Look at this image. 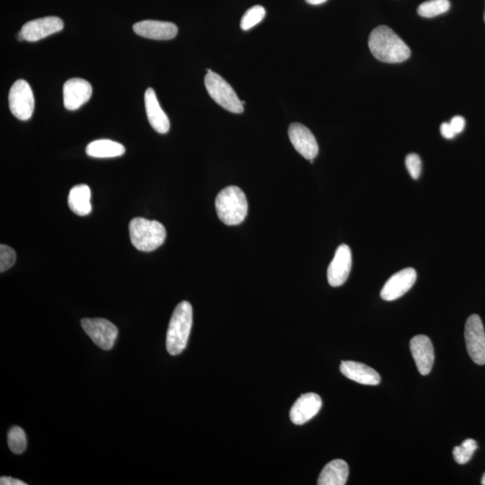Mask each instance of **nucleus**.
Here are the masks:
<instances>
[{
  "mask_svg": "<svg viewBox=\"0 0 485 485\" xmlns=\"http://www.w3.org/2000/svg\"><path fill=\"white\" fill-rule=\"evenodd\" d=\"M369 47L373 56L382 63H401L411 56L408 45L386 25L371 32Z\"/></svg>",
  "mask_w": 485,
  "mask_h": 485,
  "instance_id": "f257e3e1",
  "label": "nucleus"
},
{
  "mask_svg": "<svg viewBox=\"0 0 485 485\" xmlns=\"http://www.w3.org/2000/svg\"><path fill=\"white\" fill-rule=\"evenodd\" d=\"M193 327V307L188 301H182L175 308L169 323L167 334V350L169 354L183 353L187 346Z\"/></svg>",
  "mask_w": 485,
  "mask_h": 485,
  "instance_id": "f03ea898",
  "label": "nucleus"
},
{
  "mask_svg": "<svg viewBox=\"0 0 485 485\" xmlns=\"http://www.w3.org/2000/svg\"><path fill=\"white\" fill-rule=\"evenodd\" d=\"M215 206L218 217L227 226L242 223L248 213L246 194L237 187H229L220 191L215 201Z\"/></svg>",
  "mask_w": 485,
  "mask_h": 485,
  "instance_id": "7ed1b4c3",
  "label": "nucleus"
},
{
  "mask_svg": "<svg viewBox=\"0 0 485 485\" xmlns=\"http://www.w3.org/2000/svg\"><path fill=\"white\" fill-rule=\"evenodd\" d=\"M130 237L135 248L152 252L164 244L167 237L165 227L157 220L135 218L129 225Z\"/></svg>",
  "mask_w": 485,
  "mask_h": 485,
  "instance_id": "20e7f679",
  "label": "nucleus"
},
{
  "mask_svg": "<svg viewBox=\"0 0 485 485\" xmlns=\"http://www.w3.org/2000/svg\"><path fill=\"white\" fill-rule=\"evenodd\" d=\"M204 82L208 93L218 105L230 113L244 112L243 103L239 100L235 90L219 74L211 71L205 77Z\"/></svg>",
  "mask_w": 485,
  "mask_h": 485,
  "instance_id": "39448f33",
  "label": "nucleus"
},
{
  "mask_svg": "<svg viewBox=\"0 0 485 485\" xmlns=\"http://www.w3.org/2000/svg\"><path fill=\"white\" fill-rule=\"evenodd\" d=\"M81 327L101 349L110 351L115 346L119 331L112 322L103 318H84Z\"/></svg>",
  "mask_w": 485,
  "mask_h": 485,
  "instance_id": "423d86ee",
  "label": "nucleus"
},
{
  "mask_svg": "<svg viewBox=\"0 0 485 485\" xmlns=\"http://www.w3.org/2000/svg\"><path fill=\"white\" fill-rule=\"evenodd\" d=\"M9 109L13 115L21 120H28L34 111V97L30 84L19 80L11 87L8 94Z\"/></svg>",
  "mask_w": 485,
  "mask_h": 485,
  "instance_id": "0eeeda50",
  "label": "nucleus"
},
{
  "mask_svg": "<svg viewBox=\"0 0 485 485\" xmlns=\"http://www.w3.org/2000/svg\"><path fill=\"white\" fill-rule=\"evenodd\" d=\"M465 339L468 354L477 365L485 364V332L478 315L468 317L465 327Z\"/></svg>",
  "mask_w": 485,
  "mask_h": 485,
  "instance_id": "6e6552de",
  "label": "nucleus"
},
{
  "mask_svg": "<svg viewBox=\"0 0 485 485\" xmlns=\"http://www.w3.org/2000/svg\"><path fill=\"white\" fill-rule=\"evenodd\" d=\"M416 279H417V272L415 269L401 270L393 275L384 285L380 292L381 298L386 301H396L412 289Z\"/></svg>",
  "mask_w": 485,
  "mask_h": 485,
  "instance_id": "1a4fd4ad",
  "label": "nucleus"
},
{
  "mask_svg": "<svg viewBox=\"0 0 485 485\" xmlns=\"http://www.w3.org/2000/svg\"><path fill=\"white\" fill-rule=\"evenodd\" d=\"M63 21L61 18L47 16L27 23L23 25L20 32L24 40L34 42L56 34L63 30Z\"/></svg>",
  "mask_w": 485,
  "mask_h": 485,
  "instance_id": "9d476101",
  "label": "nucleus"
},
{
  "mask_svg": "<svg viewBox=\"0 0 485 485\" xmlns=\"http://www.w3.org/2000/svg\"><path fill=\"white\" fill-rule=\"evenodd\" d=\"M353 256L351 250L347 245L338 247L336 252L327 270V279L332 287H340L346 282L350 275Z\"/></svg>",
  "mask_w": 485,
  "mask_h": 485,
  "instance_id": "9b49d317",
  "label": "nucleus"
},
{
  "mask_svg": "<svg viewBox=\"0 0 485 485\" xmlns=\"http://www.w3.org/2000/svg\"><path fill=\"white\" fill-rule=\"evenodd\" d=\"M289 137L291 144L299 154L311 163L318 154V144L313 133L301 123H292L289 128Z\"/></svg>",
  "mask_w": 485,
  "mask_h": 485,
  "instance_id": "f8f14e48",
  "label": "nucleus"
},
{
  "mask_svg": "<svg viewBox=\"0 0 485 485\" xmlns=\"http://www.w3.org/2000/svg\"><path fill=\"white\" fill-rule=\"evenodd\" d=\"M92 86L82 79H71L63 86V103L65 108L76 111L89 102L92 96Z\"/></svg>",
  "mask_w": 485,
  "mask_h": 485,
  "instance_id": "ddd939ff",
  "label": "nucleus"
},
{
  "mask_svg": "<svg viewBox=\"0 0 485 485\" xmlns=\"http://www.w3.org/2000/svg\"><path fill=\"white\" fill-rule=\"evenodd\" d=\"M322 405L323 402L317 393H305L299 397L291 407L289 418L296 425L305 424L317 415Z\"/></svg>",
  "mask_w": 485,
  "mask_h": 485,
  "instance_id": "4468645a",
  "label": "nucleus"
},
{
  "mask_svg": "<svg viewBox=\"0 0 485 485\" xmlns=\"http://www.w3.org/2000/svg\"><path fill=\"white\" fill-rule=\"evenodd\" d=\"M410 347L420 374L428 375L434 364V349L431 339L426 335H417L411 340Z\"/></svg>",
  "mask_w": 485,
  "mask_h": 485,
  "instance_id": "2eb2a0df",
  "label": "nucleus"
},
{
  "mask_svg": "<svg viewBox=\"0 0 485 485\" xmlns=\"http://www.w3.org/2000/svg\"><path fill=\"white\" fill-rule=\"evenodd\" d=\"M133 31L139 37L163 41L171 40L178 34V28L172 23L156 20L136 23Z\"/></svg>",
  "mask_w": 485,
  "mask_h": 485,
  "instance_id": "dca6fc26",
  "label": "nucleus"
},
{
  "mask_svg": "<svg viewBox=\"0 0 485 485\" xmlns=\"http://www.w3.org/2000/svg\"><path fill=\"white\" fill-rule=\"evenodd\" d=\"M144 99L146 116L152 128L160 134H165L170 130V120L159 105L155 90L146 89Z\"/></svg>",
  "mask_w": 485,
  "mask_h": 485,
  "instance_id": "f3484780",
  "label": "nucleus"
},
{
  "mask_svg": "<svg viewBox=\"0 0 485 485\" xmlns=\"http://www.w3.org/2000/svg\"><path fill=\"white\" fill-rule=\"evenodd\" d=\"M340 370L344 376L355 382L367 386H377L380 383L379 374L372 367L356 361H343Z\"/></svg>",
  "mask_w": 485,
  "mask_h": 485,
  "instance_id": "a211bd4d",
  "label": "nucleus"
},
{
  "mask_svg": "<svg viewBox=\"0 0 485 485\" xmlns=\"http://www.w3.org/2000/svg\"><path fill=\"white\" fill-rule=\"evenodd\" d=\"M349 477V467L344 460L334 459L322 470L319 475L318 485H344Z\"/></svg>",
  "mask_w": 485,
  "mask_h": 485,
  "instance_id": "6ab92c4d",
  "label": "nucleus"
},
{
  "mask_svg": "<svg viewBox=\"0 0 485 485\" xmlns=\"http://www.w3.org/2000/svg\"><path fill=\"white\" fill-rule=\"evenodd\" d=\"M68 207L79 216H87L92 211L91 190L87 184H79L71 189L68 198Z\"/></svg>",
  "mask_w": 485,
  "mask_h": 485,
  "instance_id": "aec40b11",
  "label": "nucleus"
},
{
  "mask_svg": "<svg viewBox=\"0 0 485 485\" xmlns=\"http://www.w3.org/2000/svg\"><path fill=\"white\" fill-rule=\"evenodd\" d=\"M89 157L96 158H110L120 157L125 153V146L110 139H99L89 143L86 149Z\"/></svg>",
  "mask_w": 485,
  "mask_h": 485,
  "instance_id": "412c9836",
  "label": "nucleus"
},
{
  "mask_svg": "<svg viewBox=\"0 0 485 485\" xmlns=\"http://www.w3.org/2000/svg\"><path fill=\"white\" fill-rule=\"evenodd\" d=\"M451 8L448 0H429L419 6L418 14L422 18H432L444 14Z\"/></svg>",
  "mask_w": 485,
  "mask_h": 485,
  "instance_id": "4be33fe9",
  "label": "nucleus"
},
{
  "mask_svg": "<svg viewBox=\"0 0 485 485\" xmlns=\"http://www.w3.org/2000/svg\"><path fill=\"white\" fill-rule=\"evenodd\" d=\"M8 443L13 453L16 455L24 453L27 446V435L24 429L18 426L11 428L8 434Z\"/></svg>",
  "mask_w": 485,
  "mask_h": 485,
  "instance_id": "5701e85b",
  "label": "nucleus"
},
{
  "mask_svg": "<svg viewBox=\"0 0 485 485\" xmlns=\"http://www.w3.org/2000/svg\"><path fill=\"white\" fill-rule=\"evenodd\" d=\"M266 11L262 6H255L245 13L241 19V28L244 31H248L251 28L255 27L265 18Z\"/></svg>",
  "mask_w": 485,
  "mask_h": 485,
  "instance_id": "b1692460",
  "label": "nucleus"
},
{
  "mask_svg": "<svg viewBox=\"0 0 485 485\" xmlns=\"http://www.w3.org/2000/svg\"><path fill=\"white\" fill-rule=\"evenodd\" d=\"M477 448V441L472 439H467L462 445L457 446V447L454 448L453 455L455 462L459 465L467 464V462L470 461L472 457H473Z\"/></svg>",
  "mask_w": 485,
  "mask_h": 485,
  "instance_id": "393cba45",
  "label": "nucleus"
},
{
  "mask_svg": "<svg viewBox=\"0 0 485 485\" xmlns=\"http://www.w3.org/2000/svg\"><path fill=\"white\" fill-rule=\"evenodd\" d=\"M16 253L11 246H0V272H4L15 265Z\"/></svg>",
  "mask_w": 485,
  "mask_h": 485,
  "instance_id": "a878e982",
  "label": "nucleus"
},
{
  "mask_svg": "<svg viewBox=\"0 0 485 485\" xmlns=\"http://www.w3.org/2000/svg\"><path fill=\"white\" fill-rule=\"evenodd\" d=\"M407 170L413 179H418L422 172V160L417 154H409L405 158Z\"/></svg>",
  "mask_w": 485,
  "mask_h": 485,
  "instance_id": "bb28decb",
  "label": "nucleus"
},
{
  "mask_svg": "<svg viewBox=\"0 0 485 485\" xmlns=\"http://www.w3.org/2000/svg\"><path fill=\"white\" fill-rule=\"evenodd\" d=\"M451 125L452 129L454 130L455 134L461 133L464 131L465 126V120L462 116H455L451 120Z\"/></svg>",
  "mask_w": 485,
  "mask_h": 485,
  "instance_id": "cd10ccee",
  "label": "nucleus"
},
{
  "mask_svg": "<svg viewBox=\"0 0 485 485\" xmlns=\"http://www.w3.org/2000/svg\"><path fill=\"white\" fill-rule=\"evenodd\" d=\"M441 135L444 137L445 139H451L455 136L454 130L452 129L451 123L444 122L442 123L441 126Z\"/></svg>",
  "mask_w": 485,
  "mask_h": 485,
  "instance_id": "c85d7f7f",
  "label": "nucleus"
},
{
  "mask_svg": "<svg viewBox=\"0 0 485 485\" xmlns=\"http://www.w3.org/2000/svg\"><path fill=\"white\" fill-rule=\"evenodd\" d=\"M0 484L1 485H27V483L21 480L15 479L13 477H2L0 478Z\"/></svg>",
  "mask_w": 485,
  "mask_h": 485,
  "instance_id": "c756f323",
  "label": "nucleus"
},
{
  "mask_svg": "<svg viewBox=\"0 0 485 485\" xmlns=\"http://www.w3.org/2000/svg\"><path fill=\"white\" fill-rule=\"evenodd\" d=\"M310 5H321L323 3L327 2V0H306Z\"/></svg>",
  "mask_w": 485,
  "mask_h": 485,
  "instance_id": "7c9ffc66",
  "label": "nucleus"
},
{
  "mask_svg": "<svg viewBox=\"0 0 485 485\" xmlns=\"http://www.w3.org/2000/svg\"><path fill=\"white\" fill-rule=\"evenodd\" d=\"M481 484L485 485V474H484L483 478H481Z\"/></svg>",
  "mask_w": 485,
  "mask_h": 485,
  "instance_id": "2f4dec72",
  "label": "nucleus"
},
{
  "mask_svg": "<svg viewBox=\"0 0 485 485\" xmlns=\"http://www.w3.org/2000/svg\"><path fill=\"white\" fill-rule=\"evenodd\" d=\"M484 20H485V15H484Z\"/></svg>",
  "mask_w": 485,
  "mask_h": 485,
  "instance_id": "473e14b6",
  "label": "nucleus"
}]
</instances>
